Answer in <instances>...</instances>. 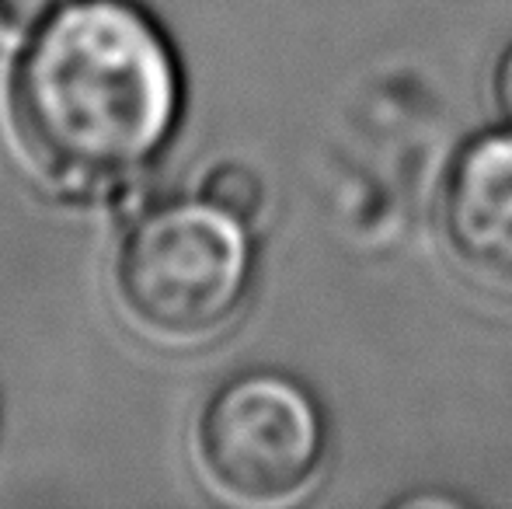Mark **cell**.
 <instances>
[{"instance_id": "cell-3", "label": "cell", "mask_w": 512, "mask_h": 509, "mask_svg": "<svg viewBox=\"0 0 512 509\" xmlns=\"http://www.w3.org/2000/svg\"><path fill=\"white\" fill-rule=\"evenodd\" d=\"M199 468L237 503L297 496L324 457V419L307 387L283 374H244L223 384L196 429Z\"/></svg>"}, {"instance_id": "cell-7", "label": "cell", "mask_w": 512, "mask_h": 509, "mask_svg": "<svg viewBox=\"0 0 512 509\" xmlns=\"http://www.w3.org/2000/svg\"><path fill=\"white\" fill-rule=\"evenodd\" d=\"M495 98H499V109L512 126V46L502 53L499 70H495Z\"/></svg>"}, {"instance_id": "cell-2", "label": "cell", "mask_w": 512, "mask_h": 509, "mask_svg": "<svg viewBox=\"0 0 512 509\" xmlns=\"http://www.w3.org/2000/svg\"><path fill=\"white\" fill-rule=\"evenodd\" d=\"M251 283L244 220L203 203L147 213L115 258L122 314L161 346H203L237 318Z\"/></svg>"}, {"instance_id": "cell-5", "label": "cell", "mask_w": 512, "mask_h": 509, "mask_svg": "<svg viewBox=\"0 0 512 509\" xmlns=\"http://www.w3.org/2000/svg\"><path fill=\"white\" fill-rule=\"evenodd\" d=\"M206 199L237 220H251L262 206V185L248 168H220L206 182Z\"/></svg>"}, {"instance_id": "cell-1", "label": "cell", "mask_w": 512, "mask_h": 509, "mask_svg": "<svg viewBox=\"0 0 512 509\" xmlns=\"http://www.w3.org/2000/svg\"><path fill=\"white\" fill-rule=\"evenodd\" d=\"M182 77L161 28L129 0H70L32 35L11 81L28 157L74 189L136 175L168 143Z\"/></svg>"}, {"instance_id": "cell-4", "label": "cell", "mask_w": 512, "mask_h": 509, "mask_svg": "<svg viewBox=\"0 0 512 509\" xmlns=\"http://www.w3.org/2000/svg\"><path fill=\"white\" fill-rule=\"evenodd\" d=\"M443 238L471 276L512 290V129L457 154L443 189Z\"/></svg>"}, {"instance_id": "cell-6", "label": "cell", "mask_w": 512, "mask_h": 509, "mask_svg": "<svg viewBox=\"0 0 512 509\" xmlns=\"http://www.w3.org/2000/svg\"><path fill=\"white\" fill-rule=\"evenodd\" d=\"M67 0H0V28L4 32H32Z\"/></svg>"}]
</instances>
